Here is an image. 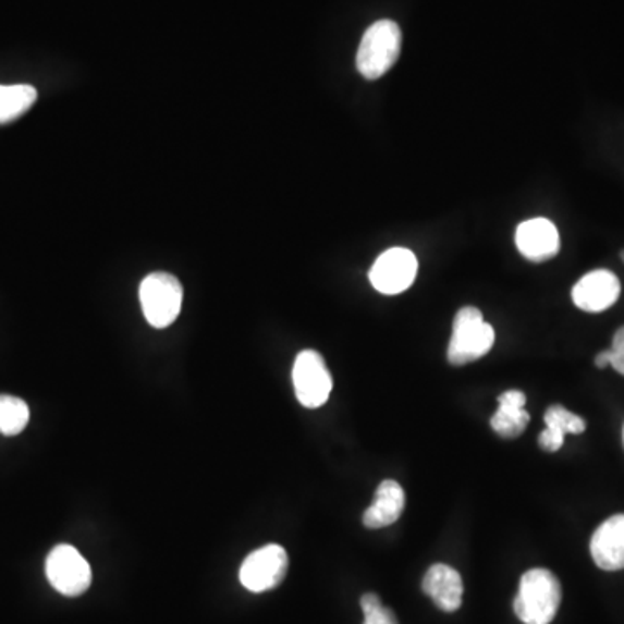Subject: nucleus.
I'll use <instances>...</instances> for the list:
<instances>
[{
  "instance_id": "obj_11",
  "label": "nucleus",
  "mask_w": 624,
  "mask_h": 624,
  "mask_svg": "<svg viewBox=\"0 0 624 624\" xmlns=\"http://www.w3.org/2000/svg\"><path fill=\"white\" fill-rule=\"evenodd\" d=\"M591 559L603 571L624 570V514L597 527L590 541Z\"/></svg>"
},
{
  "instance_id": "obj_17",
  "label": "nucleus",
  "mask_w": 624,
  "mask_h": 624,
  "mask_svg": "<svg viewBox=\"0 0 624 624\" xmlns=\"http://www.w3.org/2000/svg\"><path fill=\"white\" fill-rule=\"evenodd\" d=\"M545 424L550 429L559 430V432L564 433H583L586 430V421L583 420L582 416L576 415V413L565 409L561 404H553L545 413Z\"/></svg>"
},
{
  "instance_id": "obj_1",
  "label": "nucleus",
  "mask_w": 624,
  "mask_h": 624,
  "mask_svg": "<svg viewBox=\"0 0 624 624\" xmlns=\"http://www.w3.org/2000/svg\"><path fill=\"white\" fill-rule=\"evenodd\" d=\"M562 586L548 570L524 573L514 600V611L524 624H550L561 608Z\"/></svg>"
},
{
  "instance_id": "obj_6",
  "label": "nucleus",
  "mask_w": 624,
  "mask_h": 624,
  "mask_svg": "<svg viewBox=\"0 0 624 624\" xmlns=\"http://www.w3.org/2000/svg\"><path fill=\"white\" fill-rule=\"evenodd\" d=\"M47 579L56 591L66 597H78L89 590L93 571L77 548L58 545L46 561Z\"/></svg>"
},
{
  "instance_id": "obj_14",
  "label": "nucleus",
  "mask_w": 624,
  "mask_h": 624,
  "mask_svg": "<svg viewBox=\"0 0 624 624\" xmlns=\"http://www.w3.org/2000/svg\"><path fill=\"white\" fill-rule=\"evenodd\" d=\"M531 416L526 412V394L521 391L503 392L498 397V409L491 418V427L500 438L515 439L526 430Z\"/></svg>"
},
{
  "instance_id": "obj_5",
  "label": "nucleus",
  "mask_w": 624,
  "mask_h": 624,
  "mask_svg": "<svg viewBox=\"0 0 624 624\" xmlns=\"http://www.w3.org/2000/svg\"><path fill=\"white\" fill-rule=\"evenodd\" d=\"M293 387L304 408L323 406L332 394L333 380L323 356L316 351H302L293 363Z\"/></svg>"
},
{
  "instance_id": "obj_7",
  "label": "nucleus",
  "mask_w": 624,
  "mask_h": 624,
  "mask_svg": "<svg viewBox=\"0 0 624 624\" xmlns=\"http://www.w3.org/2000/svg\"><path fill=\"white\" fill-rule=\"evenodd\" d=\"M289 573V553L280 545H266L243 561L240 582L254 594L272 590Z\"/></svg>"
},
{
  "instance_id": "obj_9",
  "label": "nucleus",
  "mask_w": 624,
  "mask_h": 624,
  "mask_svg": "<svg viewBox=\"0 0 624 624\" xmlns=\"http://www.w3.org/2000/svg\"><path fill=\"white\" fill-rule=\"evenodd\" d=\"M515 245L523 257L531 262L550 260L561 250V234L552 221L536 217L518 224Z\"/></svg>"
},
{
  "instance_id": "obj_15",
  "label": "nucleus",
  "mask_w": 624,
  "mask_h": 624,
  "mask_svg": "<svg viewBox=\"0 0 624 624\" xmlns=\"http://www.w3.org/2000/svg\"><path fill=\"white\" fill-rule=\"evenodd\" d=\"M39 98L32 85H0V124H9L25 115Z\"/></svg>"
},
{
  "instance_id": "obj_18",
  "label": "nucleus",
  "mask_w": 624,
  "mask_h": 624,
  "mask_svg": "<svg viewBox=\"0 0 624 624\" xmlns=\"http://www.w3.org/2000/svg\"><path fill=\"white\" fill-rule=\"evenodd\" d=\"M359 603H362L363 612H365V623L363 624H400L394 612L383 608L382 600L377 594L363 595Z\"/></svg>"
},
{
  "instance_id": "obj_16",
  "label": "nucleus",
  "mask_w": 624,
  "mask_h": 624,
  "mask_svg": "<svg viewBox=\"0 0 624 624\" xmlns=\"http://www.w3.org/2000/svg\"><path fill=\"white\" fill-rule=\"evenodd\" d=\"M30 421V408L14 395L0 394V433L17 436Z\"/></svg>"
},
{
  "instance_id": "obj_8",
  "label": "nucleus",
  "mask_w": 624,
  "mask_h": 624,
  "mask_svg": "<svg viewBox=\"0 0 624 624\" xmlns=\"http://www.w3.org/2000/svg\"><path fill=\"white\" fill-rule=\"evenodd\" d=\"M418 260L408 248L394 247L383 252L370 269V283L383 295L406 292L415 283Z\"/></svg>"
},
{
  "instance_id": "obj_23",
  "label": "nucleus",
  "mask_w": 624,
  "mask_h": 624,
  "mask_svg": "<svg viewBox=\"0 0 624 624\" xmlns=\"http://www.w3.org/2000/svg\"><path fill=\"white\" fill-rule=\"evenodd\" d=\"M623 438H624V430H623Z\"/></svg>"
},
{
  "instance_id": "obj_19",
  "label": "nucleus",
  "mask_w": 624,
  "mask_h": 624,
  "mask_svg": "<svg viewBox=\"0 0 624 624\" xmlns=\"http://www.w3.org/2000/svg\"><path fill=\"white\" fill-rule=\"evenodd\" d=\"M611 366L624 377V327H621L612 339Z\"/></svg>"
},
{
  "instance_id": "obj_3",
  "label": "nucleus",
  "mask_w": 624,
  "mask_h": 624,
  "mask_svg": "<svg viewBox=\"0 0 624 624\" xmlns=\"http://www.w3.org/2000/svg\"><path fill=\"white\" fill-rule=\"evenodd\" d=\"M494 330L486 323L485 316L477 307H463L453 321L448 362L453 366H465L477 362L493 348Z\"/></svg>"
},
{
  "instance_id": "obj_13",
  "label": "nucleus",
  "mask_w": 624,
  "mask_h": 624,
  "mask_svg": "<svg viewBox=\"0 0 624 624\" xmlns=\"http://www.w3.org/2000/svg\"><path fill=\"white\" fill-rule=\"evenodd\" d=\"M406 506L403 486L395 480H383L375 493L374 503L365 510L363 524L368 529H382L400 521Z\"/></svg>"
},
{
  "instance_id": "obj_20",
  "label": "nucleus",
  "mask_w": 624,
  "mask_h": 624,
  "mask_svg": "<svg viewBox=\"0 0 624 624\" xmlns=\"http://www.w3.org/2000/svg\"><path fill=\"white\" fill-rule=\"evenodd\" d=\"M564 433L547 427V429L540 433L538 442H540L541 450L548 451V453H555V451H559L562 446H564Z\"/></svg>"
},
{
  "instance_id": "obj_10",
  "label": "nucleus",
  "mask_w": 624,
  "mask_h": 624,
  "mask_svg": "<svg viewBox=\"0 0 624 624\" xmlns=\"http://www.w3.org/2000/svg\"><path fill=\"white\" fill-rule=\"evenodd\" d=\"M621 283L614 272L597 269L588 272L574 285L573 302L586 313H602L616 304L620 298Z\"/></svg>"
},
{
  "instance_id": "obj_12",
  "label": "nucleus",
  "mask_w": 624,
  "mask_h": 624,
  "mask_svg": "<svg viewBox=\"0 0 624 624\" xmlns=\"http://www.w3.org/2000/svg\"><path fill=\"white\" fill-rule=\"evenodd\" d=\"M425 595L441 611L455 612L462 608L463 582L458 571L446 564H433L421 582Z\"/></svg>"
},
{
  "instance_id": "obj_2",
  "label": "nucleus",
  "mask_w": 624,
  "mask_h": 624,
  "mask_svg": "<svg viewBox=\"0 0 624 624\" xmlns=\"http://www.w3.org/2000/svg\"><path fill=\"white\" fill-rule=\"evenodd\" d=\"M400 26L391 20H380L365 32L357 49V72L368 81L383 77L401 54Z\"/></svg>"
},
{
  "instance_id": "obj_4",
  "label": "nucleus",
  "mask_w": 624,
  "mask_h": 624,
  "mask_svg": "<svg viewBox=\"0 0 624 624\" xmlns=\"http://www.w3.org/2000/svg\"><path fill=\"white\" fill-rule=\"evenodd\" d=\"M183 285L169 272H154L143 280L139 301L146 321L155 328L174 323L183 309Z\"/></svg>"
},
{
  "instance_id": "obj_22",
  "label": "nucleus",
  "mask_w": 624,
  "mask_h": 624,
  "mask_svg": "<svg viewBox=\"0 0 624 624\" xmlns=\"http://www.w3.org/2000/svg\"><path fill=\"white\" fill-rule=\"evenodd\" d=\"M621 259H623V262H624V250L621 252Z\"/></svg>"
},
{
  "instance_id": "obj_21",
  "label": "nucleus",
  "mask_w": 624,
  "mask_h": 624,
  "mask_svg": "<svg viewBox=\"0 0 624 624\" xmlns=\"http://www.w3.org/2000/svg\"><path fill=\"white\" fill-rule=\"evenodd\" d=\"M595 366L597 368H605V366H611V351H602V353L597 354L595 357Z\"/></svg>"
}]
</instances>
